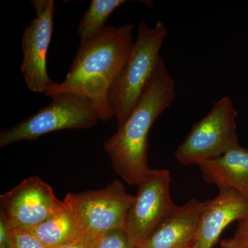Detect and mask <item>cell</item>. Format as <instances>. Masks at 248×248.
I'll return each mask as SVG.
<instances>
[{
  "instance_id": "obj_6",
  "label": "cell",
  "mask_w": 248,
  "mask_h": 248,
  "mask_svg": "<svg viewBox=\"0 0 248 248\" xmlns=\"http://www.w3.org/2000/svg\"><path fill=\"white\" fill-rule=\"evenodd\" d=\"M135 196L129 195L120 181L104 188L68 193L66 202L76 215L85 234L99 238L116 230L124 229Z\"/></svg>"
},
{
  "instance_id": "obj_18",
  "label": "cell",
  "mask_w": 248,
  "mask_h": 248,
  "mask_svg": "<svg viewBox=\"0 0 248 248\" xmlns=\"http://www.w3.org/2000/svg\"><path fill=\"white\" fill-rule=\"evenodd\" d=\"M222 248H248V234L236 232L234 237L221 241Z\"/></svg>"
},
{
  "instance_id": "obj_2",
  "label": "cell",
  "mask_w": 248,
  "mask_h": 248,
  "mask_svg": "<svg viewBox=\"0 0 248 248\" xmlns=\"http://www.w3.org/2000/svg\"><path fill=\"white\" fill-rule=\"evenodd\" d=\"M175 97V82L160 56L138 104L104 145L113 170L128 184L138 186L151 170L148 135L155 120Z\"/></svg>"
},
{
  "instance_id": "obj_10",
  "label": "cell",
  "mask_w": 248,
  "mask_h": 248,
  "mask_svg": "<svg viewBox=\"0 0 248 248\" xmlns=\"http://www.w3.org/2000/svg\"><path fill=\"white\" fill-rule=\"evenodd\" d=\"M213 200L203 202L192 248H213L228 225L239 221L248 210V201L232 188H218Z\"/></svg>"
},
{
  "instance_id": "obj_16",
  "label": "cell",
  "mask_w": 248,
  "mask_h": 248,
  "mask_svg": "<svg viewBox=\"0 0 248 248\" xmlns=\"http://www.w3.org/2000/svg\"><path fill=\"white\" fill-rule=\"evenodd\" d=\"M11 236L14 248H48L25 228H11Z\"/></svg>"
},
{
  "instance_id": "obj_12",
  "label": "cell",
  "mask_w": 248,
  "mask_h": 248,
  "mask_svg": "<svg viewBox=\"0 0 248 248\" xmlns=\"http://www.w3.org/2000/svg\"><path fill=\"white\" fill-rule=\"evenodd\" d=\"M204 180L239 192L248 201V150L240 144L199 165Z\"/></svg>"
},
{
  "instance_id": "obj_9",
  "label": "cell",
  "mask_w": 248,
  "mask_h": 248,
  "mask_svg": "<svg viewBox=\"0 0 248 248\" xmlns=\"http://www.w3.org/2000/svg\"><path fill=\"white\" fill-rule=\"evenodd\" d=\"M1 208L12 229H31L39 226L62 208L53 188L40 177L24 179L0 196Z\"/></svg>"
},
{
  "instance_id": "obj_7",
  "label": "cell",
  "mask_w": 248,
  "mask_h": 248,
  "mask_svg": "<svg viewBox=\"0 0 248 248\" xmlns=\"http://www.w3.org/2000/svg\"><path fill=\"white\" fill-rule=\"evenodd\" d=\"M170 173L151 169L138 184V192L129 210L124 231L136 247L155 231L175 207L171 200Z\"/></svg>"
},
{
  "instance_id": "obj_8",
  "label": "cell",
  "mask_w": 248,
  "mask_h": 248,
  "mask_svg": "<svg viewBox=\"0 0 248 248\" xmlns=\"http://www.w3.org/2000/svg\"><path fill=\"white\" fill-rule=\"evenodd\" d=\"M36 17L24 30L22 39V71L24 82L32 92L45 93L53 80L47 72L46 60L53 32L54 0H32Z\"/></svg>"
},
{
  "instance_id": "obj_13",
  "label": "cell",
  "mask_w": 248,
  "mask_h": 248,
  "mask_svg": "<svg viewBox=\"0 0 248 248\" xmlns=\"http://www.w3.org/2000/svg\"><path fill=\"white\" fill-rule=\"evenodd\" d=\"M60 210L39 226L29 230L48 248L73 242L86 236L69 205L63 202Z\"/></svg>"
},
{
  "instance_id": "obj_21",
  "label": "cell",
  "mask_w": 248,
  "mask_h": 248,
  "mask_svg": "<svg viewBox=\"0 0 248 248\" xmlns=\"http://www.w3.org/2000/svg\"><path fill=\"white\" fill-rule=\"evenodd\" d=\"M187 248H192V246H190V247Z\"/></svg>"
},
{
  "instance_id": "obj_1",
  "label": "cell",
  "mask_w": 248,
  "mask_h": 248,
  "mask_svg": "<svg viewBox=\"0 0 248 248\" xmlns=\"http://www.w3.org/2000/svg\"><path fill=\"white\" fill-rule=\"evenodd\" d=\"M134 27L130 24L107 26L100 33L81 42L65 79L53 81L45 95L82 96L91 103L99 120H112L115 116L109 105V91L133 51Z\"/></svg>"
},
{
  "instance_id": "obj_4",
  "label": "cell",
  "mask_w": 248,
  "mask_h": 248,
  "mask_svg": "<svg viewBox=\"0 0 248 248\" xmlns=\"http://www.w3.org/2000/svg\"><path fill=\"white\" fill-rule=\"evenodd\" d=\"M51 102L34 115L0 133V147L22 141H34L46 134L66 129H87L99 120L89 99L73 93L50 97Z\"/></svg>"
},
{
  "instance_id": "obj_5",
  "label": "cell",
  "mask_w": 248,
  "mask_h": 248,
  "mask_svg": "<svg viewBox=\"0 0 248 248\" xmlns=\"http://www.w3.org/2000/svg\"><path fill=\"white\" fill-rule=\"evenodd\" d=\"M235 110L231 99L223 97L211 110L192 125L190 133L174 153L183 165H200L224 154L239 144Z\"/></svg>"
},
{
  "instance_id": "obj_20",
  "label": "cell",
  "mask_w": 248,
  "mask_h": 248,
  "mask_svg": "<svg viewBox=\"0 0 248 248\" xmlns=\"http://www.w3.org/2000/svg\"><path fill=\"white\" fill-rule=\"evenodd\" d=\"M236 232L248 234V210L245 216L238 221V228Z\"/></svg>"
},
{
  "instance_id": "obj_11",
  "label": "cell",
  "mask_w": 248,
  "mask_h": 248,
  "mask_svg": "<svg viewBox=\"0 0 248 248\" xmlns=\"http://www.w3.org/2000/svg\"><path fill=\"white\" fill-rule=\"evenodd\" d=\"M203 202L191 200L175 205L155 231L137 248H187L195 238Z\"/></svg>"
},
{
  "instance_id": "obj_3",
  "label": "cell",
  "mask_w": 248,
  "mask_h": 248,
  "mask_svg": "<svg viewBox=\"0 0 248 248\" xmlns=\"http://www.w3.org/2000/svg\"><path fill=\"white\" fill-rule=\"evenodd\" d=\"M168 31L158 21L153 27L144 22L138 25L137 40L128 61L112 83L109 105L117 120V128L125 122L136 107L152 76Z\"/></svg>"
},
{
  "instance_id": "obj_15",
  "label": "cell",
  "mask_w": 248,
  "mask_h": 248,
  "mask_svg": "<svg viewBox=\"0 0 248 248\" xmlns=\"http://www.w3.org/2000/svg\"><path fill=\"white\" fill-rule=\"evenodd\" d=\"M96 248H137L124 230H116L99 237Z\"/></svg>"
},
{
  "instance_id": "obj_17",
  "label": "cell",
  "mask_w": 248,
  "mask_h": 248,
  "mask_svg": "<svg viewBox=\"0 0 248 248\" xmlns=\"http://www.w3.org/2000/svg\"><path fill=\"white\" fill-rule=\"evenodd\" d=\"M0 248H14L11 228L2 209L0 213Z\"/></svg>"
},
{
  "instance_id": "obj_19",
  "label": "cell",
  "mask_w": 248,
  "mask_h": 248,
  "mask_svg": "<svg viewBox=\"0 0 248 248\" xmlns=\"http://www.w3.org/2000/svg\"><path fill=\"white\" fill-rule=\"evenodd\" d=\"M99 238L86 235L81 239L77 240L73 242L62 245L53 248H97Z\"/></svg>"
},
{
  "instance_id": "obj_14",
  "label": "cell",
  "mask_w": 248,
  "mask_h": 248,
  "mask_svg": "<svg viewBox=\"0 0 248 248\" xmlns=\"http://www.w3.org/2000/svg\"><path fill=\"white\" fill-rule=\"evenodd\" d=\"M125 0H92L87 11L80 19L78 28L81 42L100 33L111 15L125 4Z\"/></svg>"
}]
</instances>
